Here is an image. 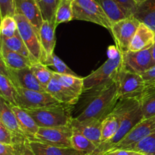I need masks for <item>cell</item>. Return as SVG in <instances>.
I'll return each mask as SVG.
<instances>
[{"instance_id": "21", "label": "cell", "mask_w": 155, "mask_h": 155, "mask_svg": "<svg viewBox=\"0 0 155 155\" xmlns=\"http://www.w3.org/2000/svg\"><path fill=\"white\" fill-rule=\"evenodd\" d=\"M95 1L100 5L112 24L133 15L131 12H129L116 0H95Z\"/></svg>"}, {"instance_id": "42", "label": "cell", "mask_w": 155, "mask_h": 155, "mask_svg": "<svg viewBox=\"0 0 155 155\" xmlns=\"http://www.w3.org/2000/svg\"><path fill=\"white\" fill-rule=\"evenodd\" d=\"M116 1L122 5L129 12H131L132 15H133V12L137 6V4L135 2L134 0H116Z\"/></svg>"}, {"instance_id": "10", "label": "cell", "mask_w": 155, "mask_h": 155, "mask_svg": "<svg viewBox=\"0 0 155 155\" xmlns=\"http://www.w3.org/2000/svg\"><path fill=\"white\" fill-rule=\"evenodd\" d=\"M18 105L24 109H34L63 104L48 92L28 90L16 87Z\"/></svg>"}, {"instance_id": "33", "label": "cell", "mask_w": 155, "mask_h": 155, "mask_svg": "<svg viewBox=\"0 0 155 155\" xmlns=\"http://www.w3.org/2000/svg\"><path fill=\"white\" fill-rule=\"evenodd\" d=\"M130 150L145 154L155 155V131L147 136Z\"/></svg>"}, {"instance_id": "46", "label": "cell", "mask_w": 155, "mask_h": 155, "mask_svg": "<svg viewBox=\"0 0 155 155\" xmlns=\"http://www.w3.org/2000/svg\"><path fill=\"white\" fill-rule=\"evenodd\" d=\"M134 1H135V2L136 3V4L139 5V4H140V3L146 1V0H134Z\"/></svg>"}, {"instance_id": "31", "label": "cell", "mask_w": 155, "mask_h": 155, "mask_svg": "<svg viewBox=\"0 0 155 155\" xmlns=\"http://www.w3.org/2000/svg\"><path fill=\"white\" fill-rule=\"evenodd\" d=\"M44 21L54 24L55 13L60 0H36Z\"/></svg>"}, {"instance_id": "45", "label": "cell", "mask_w": 155, "mask_h": 155, "mask_svg": "<svg viewBox=\"0 0 155 155\" xmlns=\"http://www.w3.org/2000/svg\"><path fill=\"white\" fill-rule=\"evenodd\" d=\"M155 91V84L145 86V91Z\"/></svg>"}, {"instance_id": "3", "label": "cell", "mask_w": 155, "mask_h": 155, "mask_svg": "<svg viewBox=\"0 0 155 155\" xmlns=\"http://www.w3.org/2000/svg\"><path fill=\"white\" fill-rule=\"evenodd\" d=\"M68 105L46 106L34 109H26L34 119L39 127H58L71 126L74 117Z\"/></svg>"}, {"instance_id": "12", "label": "cell", "mask_w": 155, "mask_h": 155, "mask_svg": "<svg viewBox=\"0 0 155 155\" xmlns=\"http://www.w3.org/2000/svg\"><path fill=\"white\" fill-rule=\"evenodd\" d=\"M155 131V116L142 119L112 150H130L136 144ZM109 151V152H110Z\"/></svg>"}, {"instance_id": "43", "label": "cell", "mask_w": 155, "mask_h": 155, "mask_svg": "<svg viewBox=\"0 0 155 155\" xmlns=\"http://www.w3.org/2000/svg\"><path fill=\"white\" fill-rule=\"evenodd\" d=\"M120 53V52L119 51V50H118L116 46H110L107 49V56L110 59L116 58Z\"/></svg>"}, {"instance_id": "24", "label": "cell", "mask_w": 155, "mask_h": 155, "mask_svg": "<svg viewBox=\"0 0 155 155\" xmlns=\"http://www.w3.org/2000/svg\"><path fill=\"white\" fill-rule=\"evenodd\" d=\"M133 15L155 32V0H146L137 5Z\"/></svg>"}, {"instance_id": "26", "label": "cell", "mask_w": 155, "mask_h": 155, "mask_svg": "<svg viewBox=\"0 0 155 155\" xmlns=\"http://www.w3.org/2000/svg\"><path fill=\"white\" fill-rule=\"evenodd\" d=\"M0 94L2 98L6 100L9 104L18 106L16 88L10 78L3 73H0Z\"/></svg>"}, {"instance_id": "40", "label": "cell", "mask_w": 155, "mask_h": 155, "mask_svg": "<svg viewBox=\"0 0 155 155\" xmlns=\"http://www.w3.org/2000/svg\"><path fill=\"white\" fill-rule=\"evenodd\" d=\"M18 148V155H36L30 145V141L27 139L21 145L17 146Z\"/></svg>"}, {"instance_id": "22", "label": "cell", "mask_w": 155, "mask_h": 155, "mask_svg": "<svg viewBox=\"0 0 155 155\" xmlns=\"http://www.w3.org/2000/svg\"><path fill=\"white\" fill-rule=\"evenodd\" d=\"M30 145L36 155H88L72 147H58L33 141H30Z\"/></svg>"}, {"instance_id": "13", "label": "cell", "mask_w": 155, "mask_h": 155, "mask_svg": "<svg viewBox=\"0 0 155 155\" xmlns=\"http://www.w3.org/2000/svg\"><path fill=\"white\" fill-rule=\"evenodd\" d=\"M151 48L142 51H127L123 53V65L128 71L142 74L152 67Z\"/></svg>"}, {"instance_id": "17", "label": "cell", "mask_w": 155, "mask_h": 155, "mask_svg": "<svg viewBox=\"0 0 155 155\" xmlns=\"http://www.w3.org/2000/svg\"><path fill=\"white\" fill-rule=\"evenodd\" d=\"M155 42V32L141 23L130 46V51H142L151 49Z\"/></svg>"}, {"instance_id": "27", "label": "cell", "mask_w": 155, "mask_h": 155, "mask_svg": "<svg viewBox=\"0 0 155 155\" xmlns=\"http://www.w3.org/2000/svg\"><path fill=\"white\" fill-rule=\"evenodd\" d=\"M1 43L5 46L8 49L10 50L18 53L19 54L22 55V56H26V57L29 58L31 59L33 62H36L34 59L32 57L31 54H30V51L28 50L27 47L26 46L25 43L23 41L22 38L20 36L19 33H16L14 36L12 37H2L1 36Z\"/></svg>"}, {"instance_id": "35", "label": "cell", "mask_w": 155, "mask_h": 155, "mask_svg": "<svg viewBox=\"0 0 155 155\" xmlns=\"http://www.w3.org/2000/svg\"><path fill=\"white\" fill-rule=\"evenodd\" d=\"M45 65H47L48 67H51L53 68V71L56 73H58V74H72V75H77L75 74L74 71L72 69L68 67V65H67V64H65L58 56H56L55 54H54L52 56V57L51 58V59L48 61L45 64Z\"/></svg>"}, {"instance_id": "6", "label": "cell", "mask_w": 155, "mask_h": 155, "mask_svg": "<svg viewBox=\"0 0 155 155\" xmlns=\"http://www.w3.org/2000/svg\"><path fill=\"white\" fill-rule=\"evenodd\" d=\"M120 100L136 99L139 100L145 90V82L140 74L126 69L123 65L117 77Z\"/></svg>"}, {"instance_id": "18", "label": "cell", "mask_w": 155, "mask_h": 155, "mask_svg": "<svg viewBox=\"0 0 155 155\" xmlns=\"http://www.w3.org/2000/svg\"><path fill=\"white\" fill-rule=\"evenodd\" d=\"M73 129L78 131L79 132L86 136L92 143L97 146V147L101 143V126L102 121H86L80 122L74 118L72 122Z\"/></svg>"}, {"instance_id": "8", "label": "cell", "mask_w": 155, "mask_h": 155, "mask_svg": "<svg viewBox=\"0 0 155 155\" xmlns=\"http://www.w3.org/2000/svg\"><path fill=\"white\" fill-rule=\"evenodd\" d=\"M73 130L72 126H58V127H39L35 135L33 141L58 146V147H71Z\"/></svg>"}, {"instance_id": "36", "label": "cell", "mask_w": 155, "mask_h": 155, "mask_svg": "<svg viewBox=\"0 0 155 155\" xmlns=\"http://www.w3.org/2000/svg\"><path fill=\"white\" fill-rule=\"evenodd\" d=\"M16 15L15 0H0L1 19L6 16L15 17Z\"/></svg>"}, {"instance_id": "5", "label": "cell", "mask_w": 155, "mask_h": 155, "mask_svg": "<svg viewBox=\"0 0 155 155\" xmlns=\"http://www.w3.org/2000/svg\"><path fill=\"white\" fill-rule=\"evenodd\" d=\"M72 6L74 20L89 21L110 30L112 24L95 0H74Z\"/></svg>"}, {"instance_id": "37", "label": "cell", "mask_w": 155, "mask_h": 155, "mask_svg": "<svg viewBox=\"0 0 155 155\" xmlns=\"http://www.w3.org/2000/svg\"><path fill=\"white\" fill-rule=\"evenodd\" d=\"M0 143L5 144H16V138L15 135L0 122Z\"/></svg>"}, {"instance_id": "19", "label": "cell", "mask_w": 155, "mask_h": 155, "mask_svg": "<svg viewBox=\"0 0 155 155\" xmlns=\"http://www.w3.org/2000/svg\"><path fill=\"white\" fill-rule=\"evenodd\" d=\"M45 91L60 103L68 106L77 104L80 99L76 94L64 87L54 76L47 84Z\"/></svg>"}, {"instance_id": "23", "label": "cell", "mask_w": 155, "mask_h": 155, "mask_svg": "<svg viewBox=\"0 0 155 155\" xmlns=\"http://www.w3.org/2000/svg\"><path fill=\"white\" fill-rule=\"evenodd\" d=\"M1 59L6 66L12 69H21L31 66L33 61L26 56L10 50L5 46L1 43Z\"/></svg>"}, {"instance_id": "25", "label": "cell", "mask_w": 155, "mask_h": 155, "mask_svg": "<svg viewBox=\"0 0 155 155\" xmlns=\"http://www.w3.org/2000/svg\"><path fill=\"white\" fill-rule=\"evenodd\" d=\"M54 76L64 87L80 97L84 90V78L72 74H61L54 71Z\"/></svg>"}, {"instance_id": "44", "label": "cell", "mask_w": 155, "mask_h": 155, "mask_svg": "<svg viewBox=\"0 0 155 155\" xmlns=\"http://www.w3.org/2000/svg\"><path fill=\"white\" fill-rule=\"evenodd\" d=\"M151 54H152V60H153V64L152 67L155 65V42L154 46L151 47Z\"/></svg>"}, {"instance_id": "38", "label": "cell", "mask_w": 155, "mask_h": 155, "mask_svg": "<svg viewBox=\"0 0 155 155\" xmlns=\"http://www.w3.org/2000/svg\"><path fill=\"white\" fill-rule=\"evenodd\" d=\"M145 82V86L155 84V65L141 74Z\"/></svg>"}, {"instance_id": "39", "label": "cell", "mask_w": 155, "mask_h": 155, "mask_svg": "<svg viewBox=\"0 0 155 155\" xmlns=\"http://www.w3.org/2000/svg\"><path fill=\"white\" fill-rule=\"evenodd\" d=\"M18 147L13 144H5L0 143V155H17Z\"/></svg>"}, {"instance_id": "34", "label": "cell", "mask_w": 155, "mask_h": 155, "mask_svg": "<svg viewBox=\"0 0 155 155\" xmlns=\"http://www.w3.org/2000/svg\"><path fill=\"white\" fill-rule=\"evenodd\" d=\"M1 36L12 37L18 33V24L15 17L6 16L1 19Z\"/></svg>"}, {"instance_id": "2", "label": "cell", "mask_w": 155, "mask_h": 155, "mask_svg": "<svg viewBox=\"0 0 155 155\" xmlns=\"http://www.w3.org/2000/svg\"><path fill=\"white\" fill-rule=\"evenodd\" d=\"M122 66L123 54L121 53L116 58H108L99 68L84 78L83 93L98 91L113 84L116 81Z\"/></svg>"}, {"instance_id": "11", "label": "cell", "mask_w": 155, "mask_h": 155, "mask_svg": "<svg viewBox=\"0 0 155 155\" xmlns=\"http://www.w3.org/2000/svg\"><path fill=\"white\" fill-rule=\"evenodd\" d=\"M0 73L7 74L16 87L43 92L46 91L45 87L42 86L35 77L30 67L21 69H12L8 68L1 59Z\"/></svg>"}, {"instance_id": "1", "label": "cell", "mask_w": 155, "mask_h": 155, "mask_svg": "<svg viewBox=\"0 0 155 155\" xmlns=\"http://www.w3.org/2000/svg\"><path fill=\"white\" fill-rule=\"evenodd\" d=\"M83 94L86 96L83 109L78 115L74 117L80 122L103 121L113 111L120 100L117 81L98 91Z\"/></svg>"}, {"instance_id": "4", "label": "cell", "mask_w": 155, "mask_h": 155, "mask_svg": "<svg viewBox=\"0 0 155 155\" xmlns=\"http://www.w3.org/2000/svg\"><path fill=\"white\" fill-rule=\"evenodd\" d=\"M143 119L140 102L138 101L123 118L118 131L108 141L101 143L91 155H104L114 148Z\"/></svg>"}, {"instance_id": "29", "label": "cell", "mask_w": 155, "mask_h": 155, "mask_svg": "<svg viewBox=\"0 0 155 155\" xmlns=\"http://www.w3.org/2000/svg\"><path fill=\"white\" fill-rule=\"evenodd\" d=\"M72 2L71 0H60L55 13L54 24L56 27L60 24L69 22L74 20Z\"/></svg>"}, {"instance_id": "47", "label": "cell", "mask_w": 155, "mask_h": 155, "mask_svg": "<svg viewBox=\"0 0 155 155\" xmlns=\"http://www.w3.org/2000/svg\"><path fill=\"white\" fill-rule=\"evenodd\" d=\"M71 1H72V2H73V1H74V0H71Z\"/></svg>"}, {"instance_id": "41", "label": "cell", "mask_w": 155, "mask_h": 155, "mask_svg": "<svg viewBox=\"0 0 155 155\" xmlns=\"http://www.w3.org/2000/svg\"><path fill=\"white\" fill-rule=\"evenodd\" d=\"M104 155H144L143 153L135 151L132 150H126V149H121V150H115L108 152Z\"/></svg>"}, {"instance_id": "32", "label": "cell", "mask_w": 155, "mask_h": 155, "mask_svg": "<svg viewBox=\"0 0 155 155\" xmlns=\"http://www.w3.org/2000/svg\"><path fill=\"white\" fill-rule=\"evenodd\" d=\"M139 102L144 119L155 116V91H145Z\"/></svg>"}, {"instance_id": "14", "label": "cell", "mask_w": 155, "mask_h": 155, "mask_svg": "<svg viewBox=\"0 0 155 155\" xmlns=\"http://www.w3.org/2000/svg\"><path fill=\"white\" fill-rule=\"evenodd\" d=\"M0 122L2 123L15 135L16 138L15 145H21L27 139L26 135L20 128L18 119L12 109V106L6 100L1 97L0 102Z\"/></svg>"}, {"instance_id": "30", "label": "cell", "mask_w": 155, "mask_h": 155, "mask_svg": "<svg viewBox=\"0 0 155 155\" xmlns=\"http://www.w3.org/2000/svg\"><path fill=\"white\" fill-rule=\"evenodd\" d=\"M30 68L39 83L46 88L47 84L49 83L54 76V71L48 68L47 65L41 62H33Z\"/></svg>"}, {"instance_id": "16", "label": "cell", "mask_w": 155, "mask_h": 155, "mask_svg": "<svg viewBox=\"0 0 155 155\" xmlns=\"http://www.w3.org/2000/svg\"><path fill=\"white\" fill-rule=\"evenodd\" d=\"M15 5L16 14L24 15L39 32L44 20L36 0H15Z\"/></svg>"}, {"instance_id": "20", "label": "cell", "mask_w": 155, "mask_h": 155, "mask_svg": "<svg viewBox=\"0 0 155 155\" xmlns=\"http://www.w3.org/2000/svg\"><path fill=\"white\" fill-rule=\"evenodd\" d=\"M12 108L16 115L21 129L26 135L27 139L31 141L39 130V126L36 124L34 119L27 112L26 109L18 106H12Z\"/></svg>"}, {"instance_id": "7", "label": "cell", "mask_w": 155, "mask_h": 155, "mask_svg": "<svg viewBox=\"0 0 155 155\" xmlns=\"http://www.w3.org/2000/svg\"><path fill=\"white\" fill-rule=\"evenodd\" d=\"M15 18L18 24V33L33 59L36 62H42V50L39 40V32L24 15L16 14Z\"/></svg>"}, {"instance_id": "15", "label": "cell", "mask_w": 155, "mask_h": 155, "mask_svg": "<svg viewBox=\"0 0 155 155\" xmlns=\"http://www.w3.org/2000/svg\"><path fill=\"white\" fill-rule=\"evenodd\" d=\"M55 24L44 21L39 30V40L42 50V63L45 64L54 53L56 43Z\"/></svg>"}, {"instance_id": "9", "label": "cell", "mask_w": 155, "mask_h": 155, "mask_svg": "<svg viewBox=\"0 0 155 155\" xmlns=\"http://www.w3.org/2000/svg\"><path fill=\"white\" fill-rule=\"evenodd\" d=\"M140 24V21L132 15L112 24L110 31L116 43V46L122 54L129 51L132 40Z\"/></svg>"}, {"instance_id": "28", "label": "cell", "mask_w": 155, "mask_h": 155, "mask_svg": "<svg viewBox=\"0 0 155 155\" xmlns=\"http://www.w3.org/2000/svg\"><path fill=\"white\" fill-rule=\"evenodd\" d=\"M73 128V127H72ZM72 138H71V144L72 147L80 151L85 152L88 155H91L97 148V146L86 136L82 135L78 131L73 129Z\"/></svg>"}]
</instances>
